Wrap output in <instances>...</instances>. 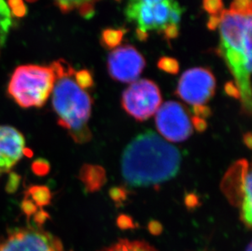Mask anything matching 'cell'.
Masks as SVG:
<instances>
[{
  "label": "cell",
  "instance_id": "cell-1",
  "mask_svg": "<svg viewBox=\"0 0 252 251\" xmlns=\"http://www.w3.org/2000/svg\"><path fill=\"white\" fill-rule=\"evenodd\" d=\"M252 0H233L223 10L218 28V54L234 78L246 114L252 110Z\"/></svg>",
  "mask_w": 252,
  "mask_h": 251
},
{
  "label": "cell",
  "instance_id": "cell-2",
  "mask_svg": "<svg viewBox=\"0 0 252 251\" xmlns=\"http://www.w3.org/2000/svg\"><path fill=\"white\" fill-rule=\"evenodd\" d=\"M181 155L176 147L153 131L136 136L122 157V175L127 185L144 187L175 177Z\"/></svg>",
  "mask_w": 252,
  "mask_h": 251
},
{
  "label": "cell",
  "instance_id": "cell-3",
  "mask_svg": "<svg viewBox=\"0 0 252 251\" xmlns=\"http://www.w3.org/2000/svg\"><path fill=\"white\" fill-rule=\"evenodd\" d=\"M51 67L55 74L52 100L58 124L67 130L75 142H88L92 138L88 121L93 100L86 89L77 83L76 71L70 64L60 60Z\"/></svg>",
  "mask_w": 252,
  "mask_h": 251
},
{
  "label": "cell",
  "instance_id": "cell-4",
  "mask_svg": "<svg viewBox=\"0 0 252 251\" xmlns=\"http://www.w3.org/2000/svg\"><path fill=\"white\" fill-rule=\"evenodd\" d=\"M184 8L177 0H127L125 16L136 25L139 40L147 39L152 31L162 33L167 40L178 36Z\"/></svg>",
  "mask_w": 252,
  "mask_h": 251
},
{
  "label": "cell",
  "instance_id": "cell-5",
  "mask_svg": "<svg viewBox=\"0 0 252 251\" xmlns=\"http://www.w3.org/2000/svg\"><path fill=\"white\" fill-rule=\"evenodd\" d=\"M54 82L55 74L52 67L22 65L12 74L7 92L22 108H40L53 93Z\"/></svg>",
  "mask_w": 252,
  "mask_h": 251
},
{
  "label": "cell",
  "instance_id": "cell-6",
  "mask_svg": "<svg viewBox=\"0 0 252 251\" xmlns=\"http://www.w3.org/2000/svg\"><path fill=\"white\" fill-rule=\"evenodd\" d=\"M0 251H65L58 237L39 226L17 227L0 238Z\"/></svg>",
  "mask_w": 252,
  "mask_h": 251
},
{
  "label": "cell",
  "instance_id": "cell-7",
  "mask_svg": "<svg viewBox=\"0 0 252 251\" xmlns=\"http://www.w3.org/2000/svg\"><path fill=\"white\" fill-rule=\"evenodd\" d=\"M162 103V95L156 83L148 79L135 81L122 96L124 109L138 121H145L156 114Z\"/></svg>",
  "mask_w": 252,
  "mask_h": 251
},
{
  "label": "cell",
  "instance_id": "cell-8",
  "mask_svg": "<svg viewBox=\"0 0 252 251\" xmlns=\"http://www.w3.org/2000/svg\"><path fill=\"white\" fill-rule=\"evenodd\" d=\"M216 85V78L210 69L193 68L181 76L176 95L191 105L202 106L214 95Z\"/></svg>",
  "mask_w": 252,
  "mask_h": 251
},
{
  "label": "cell",
  "instance_id": "cell-9",
  "mask_svg": "<svg viewBox=\"0 0 252 251\" xmlns=\"http://www.w3.org/2000/svg\"><path fill=\"white\" fill-rule=\"evenodd\" d=\"M155 123L162 136L172 142L187 140L193 133L188 113L178 102L168 101L161 105L156 112Z\"/></svg>",
  "mask_w": 252,
  "mask_h": 251
},
{
  "label": "cell",
  "instance_id": "cell-10",
  "mask_svg": "<svg viewBox=\"0 0 252 251\" xmlns=\"http://www.w3.org/2000/svg\"><path fill=\"white\" fill-rule=\"evenodd\" d=\"M145 66L142 55L131 45L116 48L108 58V70L110 77L121 83H133L139 78Z\"/></svg>",
  "mask_w": 252,
  "mask_h": 251
},
{
  "label": "cell",
  "instance_id": "cell-11",
  "mask_svg": "<svg viewBox=\"0 0 252 251\" xmlns=\"http://www.w3.org/2000/svg\"><path fill=\"white\" fill-rule=\"evenodd\" d=\"M221 189L233 206L241 207L244 200L252 199V171L246 160L231 166L221 183Z\"/></svg>",
  "mask_w": 252,
  "mask_h": 251
},
{
  "label": "cell",
  "instance_id": "cell-12",
  "mask_svg": "<svg viewBox=\"0 0 252 251\" xmlns=\"http://www.w3.org/2000/svg\"><path fill=\"white\" fill-rule=\"evenodd\" d=\"M26 154L22 133L9 126H0V175L8 172Z\"/></svg>",
  "mask_w": 252,
  "mask_h": 251
},
{
  "label": "cell",
  "instance_id": "cell-13",
  "mask_svg": "<svg viewBox=\"0 0 252 251\" xmlns=\"http://www.w3.org/2000/svg\"><path fill=\"white\" fill-rule=\"evenodd\" d=\"M80 179L89 192H95L106 182L105 171L97 165H84L80 172Z\"/></svg>",
  "mask_w": 252,
  "mask_h": 251
},
{
  "label": "cell",
  "instance_id": "cell-14",
  "mask_svg": "<svg viewBox=\"0 0 252 251\" xmlns=\"http://www.w3.org/2000/svg\"><path fill=\"white\" fill-rule=\"evenodd\" d=\"M62 12L78 11L79 14L90 18L95 13V4L100 0H54Z\"/></svg>",
  "mask_w": 252,
  "mask_h": 251
},
{
  "label": "cell",
  "instance_id": "cell-15",
  "mask_svg": "<svg viewBox=\"0 0 252 251\" xmlns=\"http://www.w3.org/2000/svg\"><path fill=\"white\" fill-rule=\"evenodd\" d=\"M100 251H157L150 244L143 241L119 240L115 244Z\"/></svg>",
  "mask_w": 252,
  "mask_h": 251
},
{
  "label": "cell",
  "instance_id": "cell-16",
  "mask_svg": "<svg viewBox=\"0 0 252 251\" xmlns=\"http://www.w3.org/2000/svg\"><path fill=\"white\" fill-rule=\"evenodd\" d=\"M11 25L12 17L9 7L4 0H0V48L4 44Z\"/></svg>",
  "mask_w": 252,
  "mask_h": 251
},
{
  "label": "cell",
  "instance_id": "cell-17",
  "mask_svg": "<svg viewBox=\"0 0 252 251\" xmlns=\"http://www.w3.org/2000/svg\"><path fill=\"white\" fill-rule=\"evenodd\" d=\"M124 32L121 29H107L102 32L101 41L107 48H116L121 43Z\"/></svg>",
  "mask_w": 252,
  "mask_h": 251
},
{
  "label": "cell",
  "instance_id": "cell-18",
  "mask_svg": "<svg viewBox=\"0 0 252 251\" xmlns=\"http://www.w3.org/2000/svg\"><path fill=\"white\" fill-rule=\"evenodd\" d=\"M158 66L160 69L171 74H177L180 69L178 62L171 57H162L158 63Z\"/></svg>",
  "mask_w": 252,
  "mask_h": 251
},
{
  "label": "cell",
  "instance_id": "cell-19",
  "mask_svg": "<svg viewBox=\"0 0 252 251\" xmlns=\"http://www.w3.org/2000/svg\"><path fill=\"white\" fill-rule=\"evenodd\" d=\"M75 79L77 83H79V85L86 90L93 86V76L87 69H82L75 72Z\"/></svg>",
  "mask_w": 252,
  "mask_h": 251
},
{
  "label": "cell",
  "instance_id": "cell-20",
  "mask_svg": "<svg viewBox=\"0 0 252 251\" xmlns=\"http://www.w3.org/2000/svg\"><path fill=\"white\" fill-rule=\"evenodd\" d=\"M203 7L211 16H217L223 11V0H203Z\"/></svg>",
  "mask_w": 252,
  "mask_h": 251
},
{
  "label": "cell",
  "instance_id": "cell-21",
  "mask_svg": "<svg viewBox=\"0 0 252 251\" xmlns=\"http://www.w3.org/2000/svg\"><path fill=\"white\" fill-rule=\"evenodd\" d=\"M8 2H9V6L12 12L16 16H18V17L24 16L25 13L27 12V8H26V6L22 0H8Z\"/></svg>",
  "mask_w": 252,
  "mask_h": 251
},
{
  "label": "cell",
  "instance_id": "cell-22",
  "mask_svg": "<svg viewBox=\"0 0 252 251\" xmlns=\"http://www.w3.org/2000/svg\"><path fill=\"white\" fill-rule=\"evenodd\" d=\"M117 223L121 229H130V228L135 227L132 220L129 216H125V215H122V216H119L118 220H117Z\"/></svg>",
  "mask_w": 252,
  "mask_h": 251
},
{
  "label": "cell",
  "instance_id": "cell-23",
  "mask_svg": "<svg viewBox=\"0 0 252 251\" xmlns=\"http://www.w3.org/2000/svg\"><path fill=\"white\" fill-rule=\"evenodd\" d=\"M110 196L115 201H121L126 198V192L119 188H114L110 191Z\"/></svg>",
  "mask_w": 252,
  "mask_h": 251
},
{
  "label": "cell",
  "instance_id": "cell-24",
  "mask_svg": "<svg viewBox=\"0 0 252 251\" xmlns=\"http://www.w3.org/2000/svg\"><path fill=\"white\" fill-rule=\"evenodd\" d=\"M148 227H149V231H150L151 234L156 235V236H157V235H159L162 233V224H161L159 222H158V221H151V222H150V223H149Z\"/></svg>",
  "mask_w": 252,
  "mask_h": 251
},
{
  "label": "cell",
  "instance_id": "cell-25",
  "mask_svg": "<svg viewBox=\"0 0 252 251\" xmlns=\"http://www.w3.org/2000/svg\"><path fill=\"white\" fill-rule=\"evenodd\" d=\"M226 93H228V95H231L234 98H240V94L238 92V88L236 87L235 84L233 83H228L225 86Z\"/></svg>",
  "mask_w": 252,
  "mask_h": 251
},
{
  "label": "cell",
  "instance_id": "cell-26",
  "mask_svg": "<svg viewBox=\"0 0 252 251\" xmlns=\"http://www.w3.org/2000/svg\"><path fill=\"white\" fill-rule=\"evenodd\" d=\"M193 124L194 127L197 129L198 131H203L207 128V123L199 117H194L193 119Z\"/></svg>",
  "mask_w": 252,
  "mask_h": 251
},
{
  "label": "cell",
  "instance_id": "cell-27",
  "mask_svg": "<svg viewBox=\"0 0 252 251\" xmlns=\"http://www.w3.org/2000/svg\"><path fill=\"white\" fill-rule=\"evenodd\" d=\"M194 111H195V114H197V117H199V118L208 116L211 114L209 109L207 107L203 106V105L194 107Z\"/></svg>",
  "mask_w": 252,
  "mask_h": 251
},
{
  "label": "cell",
  "instance_id": "cell-28",
  "mask_svg": "<svg viewBox=\"0 0 252 251\" xmlns=\"http://www.w3.org/2000/svg\"><path fill=\"white\" fill-rule=\"evenodd\" d=\"M197 201V197L193 194L189 195L188 197H186V202L188 206H195Z\"/></svg>",
  "mask_w": 252,
  "mask_h": 251
},
{
  "label": "cell",
  "instance_id": "cell-29",
  "mask_svg": "<svg viewBox=\"0 0 252 251\" xmlns=\"http://www.w3.org/2000/svg\"><path fill=\"white\" fill-rule=\"evenodd\" d=\"M243 140H244V143H245V145L248 146L249 149L252 148V134L250 132L247 133L243 136Z\"/></svg>",
  "mask_w": 252,
  "mask_h": 251
},
{
  "label": "cell",
  "instance_id": "cell-30",
  "mask_svg": "<svg viewBox=\"0 0 252 251\" xmlns=\"http://www.w3.org/2000/svg\"><path fill=\"white\" fill-rule=\"evenodd\" d=\"M246 251H252V243H249V245H248V247L246 248Z\"/></svg>",
  "mask_w": 252,
  "mask_h": 251
}]
</instances>
